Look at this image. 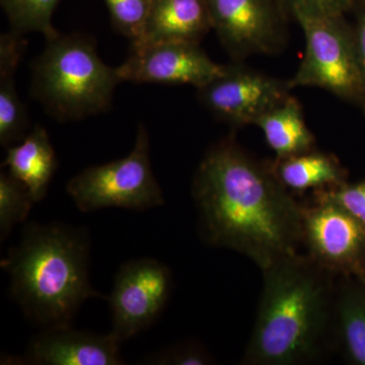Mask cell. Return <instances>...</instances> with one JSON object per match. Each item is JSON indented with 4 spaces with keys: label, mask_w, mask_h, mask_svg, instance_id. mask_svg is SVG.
I'll use <instances>...</instances> for the list:
<instances>
[{
    "label": "cell",
    "mask_w": 365,
    "mask_h": 365,
    "mask_svg": "<svg viewBox=\"0 0 365 365\" xmlns=\"http://www.w3.org/2000/svg\"><path fill=\"white\" fill-rule=\"evenodd\" d=\"M14 69H0V143H20L29 134V115L16 88Z\"/></svg>",
    "instance_id": "cell-18"
},
{
    "label": "cell",
    "mask_w": 365,
    "mask_h": 365,
    "mask_svg": "<svg viewBox=\"0 0 365 365\" xmlns=\"http://www.w3.org/2000/svg\"><path fill=\"white\" fill-rule=\"evenodd\" d=\"M272 167L279 181L292 191L331 188L345 182V170L337 158L321 151L276 160Z\"/></svg>",
    "instance_id": "cell-16"
},
{
    "label": "cell",
    "mask_w": 365,
    "mask_h": 365,
    "mask_svg": "<svg viewBox=\"0 0 365 365\" xmlns=\"http://www.w3.org/2000/svg\"><path fill=\"white\" fill-rule=\"evenodd\" d=\"M212 30L235 61L274 54L285 44L284 6L280 0H207Z\"/></svg>",
    "instance_id": "cell-9"
},
{
    "label": "cell",
    "mask_w": 365,
    "mask_h": 365,
    "mask_svg": "<svg viewBox=\"0 0 365 365\" xmlns=\"http://www.w3.org/2000/svg\"><path fill=\"white\" fill-rule=\"evenodd\" d=\"M35 201L23 182L9 172L0 174V240L7 235L19 223L26 222Z\"/></svg>",
    "instance_id": "cell-20"
},
{
    "label": "cell",
    "mask_w": 365,
    "mask_h": 365,
    "mask_svg": "<svg viewBox=\"0 0 365 365\" xmlns=\"http://www.w3.org/2000/svg\"><path fill=\"white\" fill-rule=\"evenodd\" d=\"M306 49L299 69L290 79V88H323L345 100L364 98L365 83L354 32L343 16L295 11Z\"/></svg>",
    "instance_id": "cell-5"
},
{
    "label": "cell",
    "mask_w": 365,
    "mask_h": 365,
    "mask_svg": "<svg viewBox=\"0 0 365 365\" xmlns=\"http://www.w3.org/2000/svg\"><path fill=\"white\" fill-rule=\"evenodd\" d=\"M121 83L116 67L98 56L93 37L59 33L46 40L34 61L31 93L53 119L66 123L109 111Z\"/></svg>",
    "instance_id": "cell-4"
},
{
    "label": "cell",
    "mask_w": 365,
    "mask_h": 365,
    "mask_svg": "<svg viewBox=\"0 0 365 365\" xmlns=\"http://www.w3.org/2000/svg\"><path fill=\"white\" fill-rule=\"evenodd\" d=\"M66 191L78 210L86 213L106 208L144 211L163 205L145 126L138 125L135 143L127 157L86 168L67 182Z\"/></svg>",
    "instance_id": "cell-6"
},
{
    "label": "cell",
    "mask_w": 365,
    "mask_h": 365,
    "mask_svg": "<svg viewBox=\"0 0 365 365\" xmlns=\"http://www.w3.org/2000/svg\"><path fill=\"white\" fill-rule=\"evenodd\" d=\"M121 344L111 332L100 335L71 326L43 329L29 344L25 360L39 365H121Z\"/></svg>",
    "instance_id": "cell-12"
},
{
    "label": "cell",
    "mask_w": 365,
    "mask_h": 365,
    "mask_svg": "<svg viewBox=\"0 0 365 365\" xmlns=\"http://www.w3.org/2000/svg\"><path fill=\"white\" fill-rule=\"evenodd\" d=\"M1 167L25 185L35 203L45 199L58 160L44 127L36 125L23 141L6 148Z\"/></svg>",
    "instance_id": "cell-14"
},
{
    "label": "cell",
    "mask_w": 365,
    "mask_h": 365,
    "mask_svg": "<svg viewBox=\"0 0 365 365\" xmlns=\"http://www.w3.org/2000/svg\"><path fill=\"white\" fill-rule=\"evenodd\" d=\"M263 290L242 364L297 365L314 361L334 329V275L295 253L262 271Z\"/></svg>",
    "instance_id": "cell-2"
},
{
    "label": "cell",
    "mask_w": 365,
    "mask_h": 365,
    "mask_svg": "<svg viewBox=\"0 0 365 365\" xmlns=\"http://www.w3.org/2000/svg\"><path fill=\"white\" fill-rule=\"evenodd\" d=\"M61 0H0L2 9L14 32L40 33L45 40L59 32L53 26L52 18Z\"/></svg>",
    "instance_id": "cell-19"
},
{
    "label": "cell",
    "mask_w": 365,
    "mask_h": 365,
    "mask_svg": "<svg viewBox=\"0 0 365 365\" xmlns=\"http://www.w3.org/2000/svg\"><path fill=\"white\" fill-rule=\"evenodd\" d=\"M277 160L314 150V136L307 127L297 98L288 96L256 122Z\"/></svg>",
    "instance_id": "cell-15"
},
{
    "label": "cell",
    "mask_w": 365,
    "mask_h": 365,
    "mask_svg": "<svg viewBox=\"0 0 365 365\" xmlns=\"http://www.w3.org/2000/svg\"><path fill=\"white\" fill-rule=\"evenodd\" d=\"M290 14L295 11L344 16L354 0H280Z\"/></svg>",
    "instance_id": "cell-24"
},
{
    "label": "cell",
    "mask_w": 365,
    "mask_h": 365,
    "mask_svg": "<svg viewBox=\"0 0 365 365\" xmlns=\"http://www.w3.org/2000/svg\"><path fill=\"white\" fill-rule=\"evenodd\" d=\"M111 21L118 32L131 43L139 39L144 30L153 0H104Z\"/></svg>",
    "instance_id": "cell-21"
},
{
    "label": "cell",
    "mask_w": 365,
    "mask_h": 365,
    "mask_svg": "<svg viewBox=\"0 0 365 365\" xmlns=\"http://www.w3.org/2000/svg\"><path fill=\"white\" fill-rule=\"evenodd\" d=\"M210 30L207 0H153L143 32L131 50L165 43L200 44Z\"/></svg>",
    "instance_id": "cell-13"
},
{
    "label": "cell",
    "mask_w": 365,
    "mask_h": 365,
    "mask_svg": "<svg viewBox=\"0 0 365 365\" xmlns=\"http://www.w3.org/2000/svg\"><path fill=\"white\" fill-rule=\"evenodd\" d=\"M354 37L365 83V11L359 16V24H357L356 30L354 32Z\"/></svg>",
    "instance_id": "cell-25"
},
{
    "label": "cell",
    "mask_w": 365,
    "mask_h": 365,
    "mask_svg": "<svg viewBox=\"0 0 365 365\" xmlns=\"http://www.w3.org/2000/svg\"><path fill=\"white\" fill-rule=\"evenodd\" d=\"M302 245L312 260L335 275L364 273L365 228L319 190L316 204L302 207Z\"/></svg>",
    "instance_id": "cell-8"
},
{
    "label": "cell",
    "mask_w": 365,
    "mask_h": 365,
    "mask_svg": "<svg viewBox=\"0 0 365 365\" xmlns=\"http://www.w3.org/2000/svg\"><path fill=\"white\" fill-rule=\"evenodd\" d=\"M172 290V271L162 262L141 258L124 263L107 297L113 335L123 343L153 326L167 306Z\"/></svg>",
    "instance_id": "cell-7"
},
{
    "label": "cell",
    "mask_w": 365,
    "mask_h": 365,
    "mask_svg": "<svg viewBox=\"0 0 365 365\" xmlns=\"http://www.w3.org/2000/svg\"><path fill=\"white\" fill-rule=\"evenodd\" d=\"M334 202L339 204L365 228V181L319 190Z\"/></svg>",
    "instance_id": "cell-23"
},
{
    "label": "cell",
    "mask_w": 365,
    "mask_h": 365,
    "mask_svg": "<svg viewBox=\"0 0 365 365\" xmlns=\"http://www.w3.org/2000/svg\"><path fill=\"white\" fill-rule=\"evenodd\" d=\"M334 329L346 357L365 365V284L344 281L335 289Z\"/></svg>",
    "instance_id": "cell-17"
},
{
    "label": "cell",
    "mask_w": 365,
    "mask_h": 365,
    "mask_svg": "<svg viewBox=\"0 0 365 365\" xmlns=\"http://www.w3.org/2000/svg\"><path fill=\"white\" fill-rule=\"evenodd\" d=\"M143 364L158 365H207L215 364L207 350L195 342L170 346L143 359Z\"/></svg>",
    "instance_id": "cell-22"
},
{
    "label": "cell",
    "mask_w": 365,
    "mask_h": 365,
    "mask_svg": "<svg viewBox=\"0 0 365 365\" xmlns=\"http://www.w3.org/2000/svg\"><path fill=\"white\" fill-rule=\"evenodd\" d=\"M116 68L122 81L190 85L198 90L220 76L225 66L213 61L199 44L165 43L131 50Z\"/></svg>",
    "instance_id": "cell-11"
},
{
    "label": "cell",
    "mask_w": 365,
    "mask_h": 365,
    "mask_svg": "<svg viewBox=\"0 0 365 365\" xmlns=\"http://www.w3.org/2000/svg\"><path fill=\"white\" fill-rule=\"evenodd\" d=\"M200 234L210 246L248 257L265 270L302 245V207L272 165L258 162L232 136L211 146L192 182Z\"/></svg>",
    "instance_id": "cell-1"
},
{
    "label": "cell",
    "mask_w": 365,
    "mask_h": 365,
    "mask_svg": "<svg viewBox=\"0 0 365 365\" xmlns=\"http://www.w3.org/2000/svg\"><path fill=\"white\" fill-rule=\"evenodd\" d=\"M90 237L85 228L30 222L2 269L26 319L43 329L71 326L88 299H105L91 284Z\"/></svg>",
    "instance_id": "cell-3"
},
{
    "label": "cell",
    "mask_w": 365,
    "mask_h": 365,
    "mask_svg": "<svg viewBox=\"0 0 365 365\" xmlns=\"http://www.w3.org/2000/svg\"><path fill=\"white\" fill-rule=\"evenodd\" d=\"M289 81L266 76L241 63L227 64L207 85L198 88L201 104L220 121L241 127L255 125L290 95Z\"/></svg>",
    "instance_id": "cell-10"
}]
</instances>
